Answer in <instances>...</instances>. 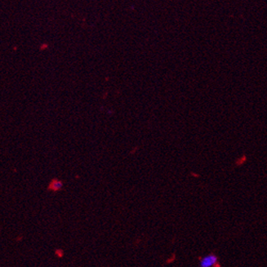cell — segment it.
Listing matches in <instances>:
<instances>
[{
  "mask_svg": "<svg viewBox=\"0 0 267 267\" xmlns=\"http://www.w3.org/2000/svg\"><path fill=\"white\" fill-rule=\"evenodd\" d=\"M218 257L214 253H210L201 257L199 262V267H214L218 264Z\"/></svg>",
  "mask_w": 267,
  "mask_h": 267,
  "instance_id": "cell-1",
  "label": "cell"
},
{
  "mask_svg": "<svg viewBox=\"0 0 267 267\" xmlns=\"http://www.w3.org/2000/svg\"><path fill=\"white\" fill-rule=\"evenodd\" d=\"M63 188V182L60 181V180L54 178L50 182L48 186H47V190L48 191L52 192H57L60 191Z\"/></svg>",
  "mask_w": 267,
  "mask_h": 267,
  "instance_id": "cell-2",
  "label": "cell"
},
{
  "mask_svg": "<svg viewBox=\"0 0 267 267\" xmlns=\"http://www.w3.org/2000/svg\"><path fill=\"white\" fill-rule=\"evenodd\" d=\"M55 255L58 258H62L64 257V251L61 248H57L55 250Z\"/></svg>",
  "mask_w": 267,
  "mask_h": 267,
  "instance_id": "cell-3",
  "label": "cell"
}]
</instances>
